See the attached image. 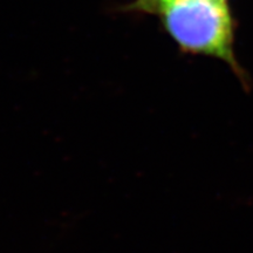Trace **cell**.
Here are the masks:
<instances>
[{"label":"cell","instance_id":"obj_1","mask_svg":"<svg viewBox=\"0 0 253 253\" xmlns=\"http://www.w3.org/2000/svg\"><path fill=\"white\" fill-rule=\"evenodd\" d=\"M161 8L167 30L182 48L221 59L249 86L233 54V24L225 0H171Z\"/></svg>","mask_w":253,"mask_h":253},{"label":"cell","instance_id":"obj_2","mask_svg":"<svg viewBox=\"0 0 253 253\" xmlns=\"http://www.w3.org/2000/svg\"><path fill=\"white\" fill-rule=\"evenodd\" d=\"M156 1L158 2V4H160V6H162L163 4H167V2L171 1V0H156Z\"/></svg>","mask_w":253,"mask_h":253}]
</instances>
